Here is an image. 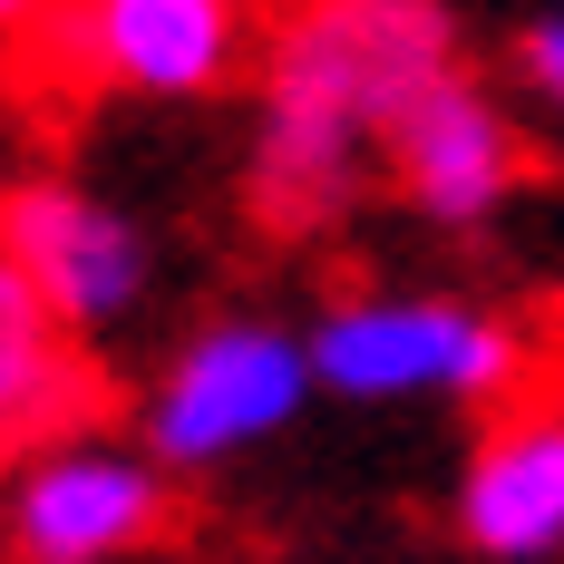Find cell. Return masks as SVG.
Instances as JSON below:
<instances>
[{
	"label": "cell",
	"instance_id": "obj_1",
	"mask_svg": "<svg viewBox=\"0 0 564 564\" xmlns=\"http://www.w3.org/2000/svg\"><path fill=\"white\" fill-rule=\"evenodd\" d=\"M457 78V20L438 0H302L263 50L253 195L273 225H322L360 195L399 108Z\"/></svg>",
	"mask_w": 564,
	"mask_h": 564
},
{
	"label": "cell",
	"instance_id": "obj_2",
	"mask_svg": "<svg viewBox=\"0 0 564 564\" xmlns=\"http://www.w3.org/2000/svg\"><path fill=\"white\" fill-rule=\"evenodd\" d=\"M312 380L350 409H399V399H497L525 370V340L448 292H350L312 322Z\"/></svg>",
	"mask_w": 564,
	"mask_h": 564
},
{
	"label": "cell",
	"instance_id": "obj_3",
	"mask_svg": "<svg viewBox=\"0 0 564 564\" xmlns=\"http://www.w3.org/2000/svg\"><path fill=\"white\" fill-rule=\"evenodd\" d=\"M302 399H322V380H312V340L292 322H263V312L205 322L147 390V457L225 467V457L282 438L302 419Z\"/></svg>",
	"mask_w": 564,
	"mask_h": 564
},
{
	"label": "cell",
	"instance_id": "obj_4",
	"mask_svg": "<svg viewBox=\"0 0 564 564\" xmlns=\"http://www.w3.org/2000/svg\"><path fill=\"white\" fill-rule=\"evenodd\" d=\"M0 263L40 292V312L58 332H117L156 282V243L108 195L40 175V185L0 195Z\"/></svg>",
	"mask_w": 564,
	"mask_h": 564
},
{
	"label": "cell",
	"instance_id": "obj_5",
	"mask_svg": "<svg viewBox=\"0 0 564 564\" xmlns=\"http://www.w3.org/2000/svg\"><path fill=\"white\" fill-rule=\"evenodd\" d=\"M166 467L117 438H50L10 487L20 564H137L166 535Z\"/></svg>",
	"mask_w": 564,
	"mask_h": 564
},
{
	"label": "cell",
	"instance_id": "obj_6",
	"mask_svg": "<svg viewBox=\"0 0 564 564\" xmlns=\"http://www.w3.org/2000/svg\"><path fill=\"white\" fill-rule=\"evenodd\" d=\"M68 50L88 58V78L127 98H215L253 50V10L243 0H78Z\"/></svg>",
	"mask_w": 564,
	"mask_h": 564
},
{
	"label": "cell",
	"instance_id": "obj_7",
	"mask_svg": "<svg viewBox=\"0 0 564 564\" xmlns=\"http://www.w3.org/2000/svg\"><path fill=\"white\" fill-rule=\"evenodd\" d=\"M390 175L399 195L429 215V225H487L525 175V147H516V117L457 68L438 88H419L390 127Z\"/></svg>",
	"mask_w": 564,
	"mask_h": 564
},
{
	"label": "cell",
	"instance_id": "obj_8",
	"mask_svg": "<svg viewBox=\"0 0 564 564\" xmlns=\"http://www.w3.org/2000/svg\"><path fill=\"white\" fill-rule=\"evenodd\" d=\"M448 516H457V545H477L487 564L564 555V409L497 419L457 467Z\"/></svg>",
	"mask_w": 564,
	"mask_h": 564
},
{
	"label": "cell",
	"instance_id": "obj_9",
	"mask_svg": "<svg viewBox=\"0 0 564 564\" xmlns=\"http://www.w3.org/2000/svg\"><path fill=\"white\" fill-rule=\"evenodd\" d=\"M78 399V360H68V332L40 312V292L0 263V457L50 438Z\"/></svg>",
	"mask_w": 564,
	"mask_h": 564
},
{
	"label": "cell",
	"instance_id": "obj_10",
	"mask_svg": "<svg viewBox=\"0 0 564 564\" xmlns=\"http://www.w3.org/2000/svg\"><path fill=\"white\" fill-rule=\"evenodd\" d=\"M516 78H525V88L564 117V0L535 20V30H525V40H516Z\"/></svg>",
	"mask_w": 564,
	"mask_h": 564
},
{
	"label": "cell",
	"instance_id": "obj_11",
	"mask_svg": "<svg viewBox=\"0 0 564 564\" xmlns=\"http://www.w3.org/2000/svg\"><path fill=\"white\" fill-rule=\"evenodd\" d=\"M40 10H50V0H0V30H30Z\"/></svg>",
	"mask_w": 564,
	"mask_h": 564
}]
</instances>
